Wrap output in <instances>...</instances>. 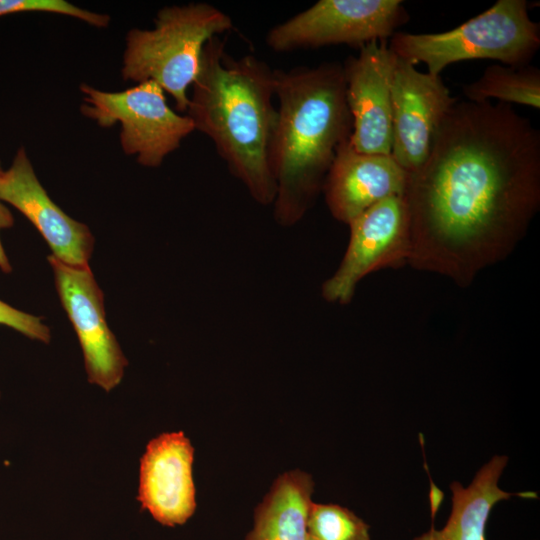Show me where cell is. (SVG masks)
<instances>
[{
  "label": "cell",
  "mask_w": 540,
  "mask_h": 540,
  "mask_svg": "<svg viewBox=\"0 0 540 540\" xmlns=\"http://www.w3.org/2000/svg\"><path fill=\"white\" fill-rule=\"evenodd\" d=\"M440 76L396 59L391 83V156L407 173L426 159L443 118L456 103Z\"/></svg>",
  "instance_id": "cell-10"
},
{
  "label": "cell",
  "mask_w": 540,
  "mask_h": 540,
  "mask_svg": "<svg viewBox=\"0 0 540 540\" xmlns=\"http://www.w3.org/2000/svg\"><path fill=\"white\" fill-rule=\"evenodd\" d=\"M81 111L101 127L120 124L122 150L145 167L155 168L177 150L195 131L189 116L173 110L164 90L154 81H144L118 92L81 84Z\"/></svg>",
  "instance_id": "cell-6"
},
{
  "label": "cell",
  "mask_w": 540,
  "mask_h": 540,
  "mask_svg": "<svg viewBox=\"0 0 540 540\" xmlns=\"http://www.w3.org/2000/svg\"><path fill=\"white\" fill-rule=\"evenodd\" d=\"M47 260L80 343L88 381L110 392L122 381L128 361L107 323L104 293L90 266L72 267L52 255Z\"/></svg>",
  "instance_id": "cell-9"
},
{
  "label": "cell",
  "mask_w": 540,
  "mask_h": 540,
  "mask_svg": "<svg viewBox=\"0 0 540 540\" xmlns=\"http://www.w3.org/2000/svg\"><path fill=\"white\" fill-rule=\"evenodd\" d=\"M187 116L214 144L228 170L262 205L273 204L268 150L277 118L275 70L253 55L236 58L225 41L204 46Z\"/></svg>",
  "instance_id": "cell-3"
},
{
  "label": "cell",
  "mask_w": 540,
  "mask_h": 540,
  "mask_svg": "<svg viewBox=\"0 0 540 540\" xmlns=\"http://www.w3.org/2000/svg\"><path fill=\"white\" fill-rule=\"evenodd\" d=\"M277 118L268 150L278 223L298 222L322 191L339 147L350 139L343 65L275 70Z\"/></svg>",
  "instance_id": "cell-2"
},
{
  "label": "cell",
  "mask_w": 540,
  "mask_h": 540,
  "mask_svg": "<svg viewBox=\"0 0 540 540\" xmlns=\"http://www.w3.org/2000/svg\"><path fill=\"white\" fill-rule=\"evenodd\" d=\"M0 200L22 213L39 231L60 262L89 267L95 239L90 228L67 215L47 194L23 147L0 170Z\"/></svg>",
  "instance_id": "cell-12"
},
{
  "label": "cell",
  "mask_w": 540,
  "mask_h": 540,
  "mask_svg": "<svg viewBox=\"0 0 540 540\" xmlns=\"http://www.w3.org/2000/svg\"><path fill=\"white\" fill-rule=\"evenodd\" d=\"M507 461V456L495 455L467 487L453 482L450 485L452 510L446 525L440 530L431 528L414 540H486L485 528L494 505L519 495L498 486Z\"/></svg>",
  "instance_id": "cell-15"
},
{
  "label": "cell",
  "mask_w": 540,
  "mask_h": 540,
  "mask_svg": "<svg viewBox=\"0 0 540 540\" xmlns=\"http://www.w3.org/2000/svg\"><path fill=\"white\" fill-rule=\"evenodd\" d=\"M0 325L9 327L25 337L49 343L50 328L38 316L19 310L0 299Z\"/></svg>",
  "instance_id": "cell-20"
},
{
  "label": "cell",
  "mask_w": 540,
  "mask_h": 540,
  "mask_svg": "<svg viewBox=\"0 0 540 540\" xmlns=\"http://www.w3.org/2000/svg\"><path fill=\"white\" fill-rule=\"evenodd\" d=\"M232 28L231 17L209 3L166 6L151 29L127 33L122 77L154 81L173 98L177 111L186 112L188 89L198 75L205 44Z\"/></svg>",
  "instance_id": "cell-4"
},
{
  "label": "cell",
  "mask_w": 540,
  "mask_h": 540,
  "mask_svg": "<svg viewBox=\"0 0 540 540\" xmlns=\"http://www.w3.org/2000/svg\"><path fill=\"white\" fill-rule=\"evenodd\" d=\"M308 540H370L369 526L349 509L336 504L312 503Z\"/></svg>",
  "instance_id": "cell-18"
},
{
  "label": "cell",
  "mask_w": 540,
  "mask_h": 540,
  "mask_svg": "<svg viewBox=\"0 0 540 540\" xmlns=\"http://www.w3.org/2000/svg\"><path fill=\"white\" fill-rule=\"evenodd\" d=\"M349 140L339 147L322 188L330 213L346 224L386 198L403 196L408 176L391 155L358 152Z\"/></svg>",
  "instance_id": "cell-14"
},
{
  "label": "cell",
  "mask_w": 540,
  "mask_h": 540,
  "mask_svg": "<svg viewBox=\"0 0 540 540\" xmlns=\"http://www.w3.org/2000/svg\"><path fill=\"white\" fill-rule=\"evenodd\" d=\"M0 163V170H1ZM14 225V216L11 213L10 209L6 206L4 202L0 200V232L11 228ZM0 270L4 273L12 272V265L9 261V258L6 255L2 242L0 240Z\"/></svg>",
  "instance_id": "cell-21"
},
{
  "label": "cell",
  "mask_w": 540,
  "mask_h": 540,
  "mask_svg": "<svg viewBox=\"0 0 540 540\" xmlns=\"http://www.w3.org/2000/svg\"><path fill=\"white\" fill-rule=\"evenodd\" d=\"M400 0H319L272 27L266 44L277 53L387 40L408 21Z\"/></svg>",
  "instance_id": "cell-7"
},
{
  "label": "cell",
  "mask_w": 540,
  "mask_h": 540,
  "mask_svg": "<svg viewBox=\"0 0 540 540\" xmlns=\"http://www.w3.org/2000/svg\"><path fill=\"white\" fill-rule=\"evenodd\" d=\"M194 448L182 431L152 439L140 460L137 500L160 524H184L195 512Z\"/></svg>",
  "instance_id": "cell-13"
},
{
  "label": "cell",
  "mask_w": 540,
  "mask_h": 540,
  "mask_svg": "<svg viewBox=\"0 0 540 540\" xmlns=\"http://www.w3.org/2000/svg\"><path fill=\"white\" fill-rule=\"evenodd\" d=\"M397 56L387 40L359 47L343 65L352 117L351 146L367 154H391V83Z\"/></svg>",
  "instance_id": "cell-11"
},
{
  "label": "cell",
  "mask_w": 540,
  "mask_h": 540,
  "mask_svg": "<svg viewBox=\"0 0 540 540\" xmlns=\"http://www.w3.org/2000/svg\"><path fill=\"white\" fill-rule=\"evenodd\" d=\"M466 100L473 102L497 99L505 104H519L540 108V70L525 65L520 67L493 64L482 76L463 87Z\"/></svg>",
  "instance_id": "cell-17"
},
{
  "label": "cell",
  "mask_w": 540,
  "mask_h": 540,
  "mask_svg": "<svg viewBox=\"0 0 540 540\" xmlns=\"http://www.w3.org/2000/svg\"><path fill=\"white\" fill-rule=\"evenodd\" d=\"M343 260L322 286L328 302L346 304L366 275L408 263L410 228L403 196L386 198L353 219Z\"/></svg>",
  "instance_id": "cell-8"
},
{
  "label": "cell",
  "mask_w": 540,
  "mask_h": 540,
  "mask_svg": "<svg viewBox=\"0 0 540 540\" xmlns=\"http://www.w3.org/2000/svg\"><path fill=\"white\" fill-rule=\"evenodd\" d=\"M389 48L399 58L440 76L450 64L497 60L512 67L528 65L540 47V24L531 19L526 0H498L465 23L441 33L395 32Z\"/></svg>",
  "instance_id": "cell-5"
},
{
  "label": "cell",
  "mask_w": 540,
  "mask_h": 540,
  "mask_svg": "<svg viewBox=\"0 0 540 540\" xmlns=\"http://www.w3.org/2000/svg\"><path fill=\"white\" fill-rule=\"evenodd\" d=\"M408 263L466 287L505 259L540 207V132L511 105L456 101L404 192Z\"/></svg>",
  "instance_id": "cell-1"
},
{
  "label": "cell",
  "mask_w": 540,
  "mask_h": 540,
  "mask_svg": "<svg viewBox=\"0 0 540 540\" xmlns=\"http://www.w3.org/2000/svg\"><path fill=\"white\" fill-rule=\"evenodd\" d=\"M314 482L310 474H281L254 512V526L245 540H308L307 523Z\"/></svg>",
  "instance_id": "cell-16"
},
{
  "label": "cell",
  "mask_w": 540,
  "mask_h": 540,
  "mask_svg": "<svg viewBox=\"0 0 540 540\" xmlns=\"http://www.w3.org/2000/svg\"><path fill=\"white\" fill-rule=\"evenodd\" d=\"M25 12L65 15L77 18L97 28H105L110 23L109 15L82 9L65 0H0V18Z\"/></svg>",
  "instance_id": "cell-19"
}]
</instances>
